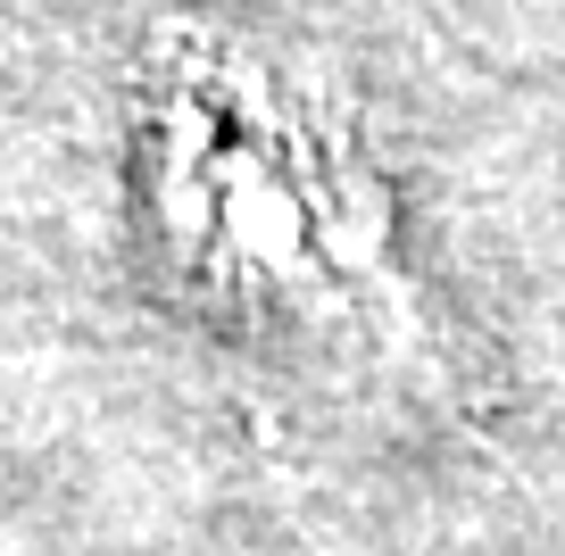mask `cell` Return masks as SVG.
<instances>
[{
	"instance_id": "6da1fadb",
	"label": "cell",
	"mask_w": 565,
	"mask_h": 556,
	"mask_svg": "<svg viewBox=\"0 0 565 556\" xmlns=\"http://www.w3.org/2000/svg\"><path fill=\"white\" fill-rule=\"evenodd\" d=\"M150 209L209 308L333 324L383 282V209L258 58L183 42L150 84Z\"/></svg>"
}]
</instances>
